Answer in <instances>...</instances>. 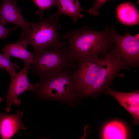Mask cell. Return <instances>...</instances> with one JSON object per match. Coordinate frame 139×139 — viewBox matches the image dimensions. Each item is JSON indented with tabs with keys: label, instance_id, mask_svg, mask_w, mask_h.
Masks as SVG:
<instances>
[{
	"label": "cell",
	"instance_id": "cell-17",
	"mask_svg": "<svg viewBox=\"0 0 139 139\" xmlns=\"http://www.w3.org/2000/svg\"><path fill=\"white\" fill-rule=\"evenodd\" d=\"M38 7L36 12L37 15L43 16L44 10L49 9L52 7L57 5V0H32Z\"/></svg>",
	"mask_w": 139,
	"mask_h": 139
},
{
	"label": "cell",
	"instance_id": "cell-10",
	"mask_svg": "<svg viewBox=\"0 0 139 139\" xmlns=\"http://www.w3.org/2000/svg\"><path fill=\"white\" fill-rule=\"evenodd\" d=\"M106 94L110 95L115 99L132 116L134 125H138L139 121V91L123 92L107 89Z\"/></svg>",
	"mask_w": 139,
	"mask_h": 139
},
{
	"label": "cell",
	"instance_id": "cell-5",
	"mask_svg": "<svg viewBox=\"0 0 139 139\" xmlns=\"http://www.w3.org/2000/svg\"><path fill=\"white\" fill-rule=\"evenodd\" d=\"M104 57L87 96L99 93L107 89L115 77L124 76L120 73L121 70L129 69L114 47L105 54Z\"/></svg>",
	"mask_w": 139,
	"mask_h": 139
},
{
	"label": "cell",
	"instance_id": "cell-19",
	"mask_svg": "<svg viewBox=\"0 0 139 139\" xmlns=\"http://www.w3.org/2000/svg\"><path fill=\"white\" fill-rule=\"evenodd\" d=\"M5 25L0 22V39L6 38L12 30L16 29L17 28L15 26L11 28H8L6 27Z\"/></svg>",
	"mask_w": 139,
	"mask_h": 139
},
{
	"label": "cell",
	"instance_id": "cell-2",
	"mask_svg": "<svg viewBox=\"0 0 139 139\" xmlns=\"http://www.w3.org/2000/svg\"><path fill=\"white\" fill-rule=\"evenodd\" d=\"M34 56V62L29 69L40 79L54 76L67 69L76 70L78 65L66 46L49 47Z\"/></svg>",
	"mask_w": 139,
	"mask_h": 139
},
{
	"label": "cell",
	"instance_id": "cell-22",
	"mask_svg": "<svg viewBox=\"0 0 139 139\" xmlns=\"http://www.w3.org/2000/svg\"></svg>",
	"mask_w": 139,
	"mask_h": 139
},
{
	"label": "cell",
	"instance_id": "cell-4",
	"mask_svg": "<svg viewBox=\"0 0 139 139\" xmlns=\"http://www.w3.org/2000/svg\"><path fill=\"white\" fill-rule=\"evenodd\" d=\"M76 71L68 68L54 76L40 79L35 91L44 98L72 100L77 96Z\"/></svg>",
	"mask_w": 139,
	"mask_h": 139
},
{
	"label": "cell",
	"instance_id": "cell-14",
	"mask_svg": "<svg viewBox=\"0 0 139 139\" xmlns=\"http://www.w3.org/2000/svg\"><path fill=\"white\" fill-rule=\"evenodd\" d=\"M117 17L122 23L127 25L137 24L139 14L136 6L130 2L121 4L116 7Z\"/></svg>",
	"mask_w": 139,
	"mask_h": 139
},
{
	"label": "cell",
	"instance_id": "cell-23",
	"mask_svg": "<svg viewBox=\"0 0 139 139\" xmlns=\"http://www.w3.org/2000/svg\"></svg>",
	"mask_w": 139,
	"mask_h": 139
},
{
	"label": "cell",
	"instance_id": "cell-20",
	"mask_svg": "<svg viewBox=\"0 0 139 139\" xmlns=\"http://www.w3.org/2000/svg\"><path fill=\"white\" fill-rule=\"evenodd\" d=\"M2 100V98L1 97H0V102H1Z\"/></svg>",
	"mask_w": 139,
	"mask_h": 139
},
{
	"label": "cell",
	"instance_id": "cell-18",
	"mask_svg": "<svg viewBox=\"0 0 139 139\" xmlns=\"http://www.w3.org/2000/svg\"><path fill=\"white\" fill-rule=\"evenodd\" d=\"M109 0H94L93 4L88 10L90 14L93 15L97 16L99 10L102 6Z\"/></svg>",
	"mask_w": 139,
	"mask_h": 139
},
{
	"label": "cell",
	"instance_id": "cell-21",
	"mask_svg": "<svg viewBox=\"0 0 139 139\" xmlns=\"http://www.w3.org/2000/svg\"><path fill=\"white\" fill-rule=\"evenodd\" d=\"M72 0L73 1H77L78 0Z\"/></svg>",
	"mask_w": 139,
	"mask_h": 139
},
{
	"label": "cell",
	"instance_id": "cell-15",
	"mask_svg": "<svg viewBox=\"0 0 139 139\" xmlns=\"http://www.w3.org/2000/svg\"><path fill=\"white\" fill-rule=\"evenodd\" d=\"M128 133L125 125L118 121H113L107 124L103 131L102 138L105 139H125Z\"/></svg>",
	"mask_w": 139,
	"mask_h": 139
},
{
	"label": "cell",
	"instance_id": "cell-11",
	"mask_svg": "<svg viewBox=\"0 0 139 139\" xmlns=\"http://www.w3.org/2000/svg\"><path fill=\"white\" fill-rule=\"evenodd\" d=\"M23 115L18 110L15 114L0 113V135L1 139L11 138L20 130H25L21 119Z\"/></svg>",
	"mask_w": 139,
	"mask_h": 139
},
{
	"label": "cell",
	"instance_id": "cell-13",
	"mask_svg": "<svg viewBox=\"0 0 139 139\" xmlns=\"http://www.w3.org/2000/svg\"><path fill=\"white\" fill-rule=\"evenodd\" d=\"M58 9L55 14L59 16L64 15L69 16L76 22L84 17L81 12L84 9L80 6L78 0H57Z\"/></svg>",
	"mask_w": 139,
	"mask_h": 139
},
{
	"label": "cell",
	"instance_id": "cell-3",
	"mask_svg": "<svg viewBox=\"0 0 139 139\" xmlns=\"http://www.w3.org/2000/svg\"><path fill=\"white\" fill-rule=\"evenodd\" d=\"M58 18L55 14L46 18L40 16L37 22L31 23L29 32L25 34L22 33L19 40L25 41L32 46L34 55L49 47L66 46L65 42L60 40L58 33L61 28Z\"/></svg>",
	"mask_w": 139,
	"mask_h": 139
},
{
	"label": "cell",
	"instance_id": "cell-7",
	"mask_svg": "<svg viewBox=\"0 0 139 139\" xmlns=\"http://www.w3.org/2000/svg\"><path fill=\"white\" fill-rule=\"evenodd\" d=\"M98 56L92 57L78 65L75 71L76 85L77 96H87L104 59Z\"/></svg>",
	"mask_w": 139,
	"mask_h": 139
},
{
	"label": "cell",
	"instance_id": "cell-9",
	"mask_svg": "<svg viewBox=\"0 0 139 139\" xmlns=\"http://www.w3.org/2000/svg\"><path fill=\"white\" fill-rule=\"evenodd\" d=\"M17 0H3L0 6V22L5 24L10 23L20 27L25 34L29 31L31 23L26 21L21 13Z\"/></svg>",
	"mask_w": 139,
	"mask_h": 139
},
{
	"label": "cell",
	"instance_id": "cell-6",
	"mask_svg": "<svg viewBox=\"0 0 139 139\" xmlns=\"http://www.w3.org/2000/svg\"><path fill=\"white\" fill-rule=\"evenodd\" d=\"M115 44L114 46L122 60L129 67H138L139 63V39L127 30L121 35L116 31L114 26L111 28Z\"/></svg>",
	"mask_w": 139,
	"mask_h": 139
},
{
	"label": "cell",
	"instance_id": "cell-1",
	"mask_svg": "<svg viewBox=\"0 0 139 139\" xmlns=\"http://www.w3.org/2000/svg\"><path fill=\"white\" fill-rule=\"evenodd\" d=\"M60 37L68 41V47L78 65L100 55L105 56L115 45L111 28L108 26L103 30L98 31L84 25Z\"/></svg>",
	"mask_w": 139,
	"mask_h": 139
},
{
	"label": "cell",
	"instance_id": "cell-8",
	"mask_svg": "<svg viewBox=\"0 0 139 139\" xmlns=\"http://www.w3.org/2000/svg\"><path fill=\"white\" fill-rule=\"evenodd\" d=\"M30 66L25 65L15 77L11 80L8 92L4 97L6 102L5 110L7 112L10 111L12 105H20V100L18 97L20 95L26 91H35L38 86V82L32 84L28 79L27 73Z\"/></svg>",
	"mask_w": 139,
	"mask_h": 139
},
{
	"label": "cell",
	"instance_id": "cell-12",
	"mask_svg": "<svg viewBox=\"0 0 139 139\" xmlns=\"http://www.w3.org/2000/svg\"><path fill=\"white\" fill-rule=\"evenodd\" d=\"M28 45L25 41L19 40L16 42L4 46L2 50L8 56L20 58L23 61L25 65L30 66L34 62L35 57L33 52L27 50V47Z\"/></svg>",
	"mask_w": 139,
	"mask_h": 139
},
{
	"label": "cell",
	"instance_id": "cell-16",
	"mask_svg": "<svg viewBox=\"0 0 139 139\" xmlns=\"http://www.w3.org/2000/svg\"><path fill=\"white\" fill-rule=\"evenodd\" d=\"M10 56L3 53L0 54V68L6 71L9 74L11 80L16 76V70L20 68L16 63H13L11 60Z\"/></svg>",
	"mask_w": 139,
	"mask_h": 139
}]
</instances>
